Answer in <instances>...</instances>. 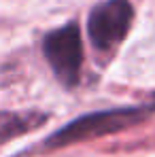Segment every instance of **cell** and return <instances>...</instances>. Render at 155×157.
<instances>
[{"mask_svg":"<svg viewBox=\"0 0 155 157\" xmlns=\"http://www.w3.org/2000/svg\"><path fill=\"white\" fill-rule=\"evenodd\" d=\"M151 113V108L147 106H126V108H108V110H98V113H89L75 119L72 123H68L66 128L57 130L49 138V147H66L72 142H83V140H91V138H100L113 132H121L142 121L147 115Z\"/></svg>","mask_w":155,"mask_h":157,"instance_id":"obj_1","label":"cell"},{"mask_svg":"<svg viewBox=\"0 0 155 157\" xmlns=\"http://www.w3.org/2000/svg\"><path fill=\"white\" fill-rule=\"evenodd\" d=\"M43 51L60 83H64L66 87H75L83 66V43L77 24H66L49 32L43 43Z\"/></svg>","mask_w":155,"mask_h":157,"instance_id":"obj_2","label":"cell"},{"mask_svg":"<svg viewBox=\"0 0 155 157\" xmlns=\"http://www.w3.org/2000/svg\"><path fill=\"white\" fill-rule=\"evenodd\" d=\"M134 17V9L130 0H106L98 4L87 19V34L91 45L100 51L113 49L128 34Z\"/></svg>","mask_w":155,"mask_h":157,"instance_id":"obj_3","label":"cell"},{"mask_svg":"<svg viewBox=\"0 0 155 157\" xmlns=\"http://www.w3.org/2000/svg\"><path fill=\"white\" fill-rule=\"evenodd\" d=\"M32 115H9V121H0V128H2V134L0 136H15V134H21L26 132L28 128H32Z\"/></svg>","mask_w":155,"mask_h":157,"instance_id":"obj_4","label":"cell"}]
</instances>
